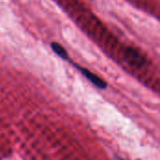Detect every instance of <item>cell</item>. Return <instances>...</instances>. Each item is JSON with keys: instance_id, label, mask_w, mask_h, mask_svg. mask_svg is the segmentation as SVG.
<instances>
[{"instance_id": "cell-2", "label": "cell", "mask_w": 160, "mask_h": 160, "mask_svg": "<svg viewBox=\"0 0 160 160\" xmlns=\"http://www.w3.org/2000/svg\"><path fill=\"white\" fill-rule=\"evenodd\" d=\"M125 57L130 65H133L136 67H141L145 63V59L142 56V54L133 48L127 49L125 52Z\"/></svg>"}, {"instance_id": "cell-1", "label": "cell", "mask_w": 160, "mask_h": 160, "mask_svg": "<svg viewBox=\"0 0 160 160\" xmlns=\"http://www.w3.org/2000/svg\"><path fill=\"white\" fill-rule=\"evenodd\" d=\"M74 67L90 82H92L96 87L99 88V89H106L107 88V83L104 80H102L101 78H99L98 76H97L96 74H94L93 72H91L90 70H88L87 68H82V67H80L76 64H73Z\"/></svg>"}, {"instance_id": "cell-3", "label": "cell", "mask_w": 160, "mask_h": 160, "mask_svg": "<svg viewBox=\"0 0 160 160\" xmlns=\"http://www.w3.org/2000/svg\"><path fill=\"white\" fill-rule=\"evenodd\" d=\"M51 48L53 50V52L59 56V57H61L62 59H64V60H69V58H68V52H67V51L60 45V44H58V43H55V42H53V43H52L51 44Z\"/></svg>"}, {"instance_id": "cell-4", "label": "cell", "mask_w": 160, "mask_h": 160, "mask_svg": "<svg viewBox=\"0 0 160 160\" xmlns=\"http://www.w3.org/2000/svg\"><path fill=\"white\" fill-rule=\"evenodd\" d=\"M115 160H125V159H123V158H119V157H115Z\"/></svg>"}]
</instances>
